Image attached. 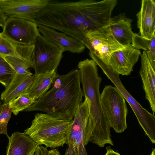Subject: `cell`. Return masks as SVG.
I'll return each instance as SVG.
<instances>
[{"label": "cell", "mask_w": 155, "mask_h": 155, "mask_svg": "<svg viewBox=\"0 0 155 155\" xmlns=\"http://www.w3.org/2000/svg\"><path fill=\"white\" fill-rule=\"evenodd\" d=\"M8 18L7 17L0 9V26L3 27L5 22Z\"/></svg>", "instance_id": "83f0119b"}, {"label": "cell", "mask_w": 155, "mask_h": 155, "mask_svg": "<svg viewBox=\"0 0 155 155\" xmlns=\"http://www.w3.org/2000/svg\"><path fill=\"white\" fill-rule=\"evenodd\" d=\"M106 153L104 155H121L117 152L114 151L111 148L110 146H108L106 148Z\"/></svg>", "instance_id": "f1b7e54d"}, {"label": "cell", "mask_w": 155, "mask_h": 155, "mask_svg": "<svg viewBox=\"0 0 155 155\" xmlns=\"http://www.w3.org/2000/svg\"><path fill=\"white\" fill-rule=\"evenodd\" d=\"M36 101L34 98L25 93L20 95L9 102L12 112L16 115L18 113L30 107Z\"/></svg>", "instance_id": "7402d4cb"}, {"label": "cell", "mask_w": 155, "mask_h": 155, "mask_svg": "<svg viewBox=\"0 0 155 155\" xmlns=\"http://www.w3.org/2000/svg\"><path fill=\"white\" fill-rule=\"evenodd\" d=\"M33 66L35 74L57 69L62 58L63 50L40 34L34 44Z\"/></svg>", "instance_id": "9c48e42d"}, {"label": "cell", "mask_w": 155, "mask_h": 155, "mask_svg": "<svg viewBox=\"0 0 155 155\" xmlns=\"http://www.w3.org/2000/svg\"><path fill=\"white\" fill-rule=\"evenodd\" d=\"M70 122L45 113H37L24 133L39 145L54 149L66 144Z\"/></svg>", "instance_id": "277c9868"}, {"label": "cell", "mask_w": 155, "mask_h": 155, "mask_svg": "<svg viewBox=\"0 0 155 155\" xmlns=\"http://www.w3.org/2000/svg\"><path fill=\"white\" fill-rule=\"evenodd\" d=\"M48 151L46 147L40 145L37 149L34 155H48Z\"/></svg>", "instance_id": "4316f807"}, {"label": "cell", "mask_w": 155, "mask_h": 155, "mask_svg": "<svg viewBox=\"0 0 155 155\" xmlns=\"http://www.w3.org/2000/svg\"><path fill=\"white\" fill-rule=\"evenodd\" d=\"M102 110L110 127L117 133L124 132L127 128L128 110L125 100L115 87L105 86L100 94Z\"/></svg>", "instance_id": "52a82bcc"}, {"label": "cell", "mask_w": 155, "mask_h": 155, "mask_svg": "<svg viewBox=\"0 0 155 155\" xmlns=\"http://www.w3.org/2000/svg\"><path fill=\"white\" fill-rule=\"evenodd\" d=\"M8 140L6 155H34L40 146L24 132H15Z\"/></svg>", "instance_id": "ac0fdd59"}, {"label": "cell", "mask_w": 155, "mask_h": 155, "mask_svg": "<svg viewBox=\"0 0 155 155\" xmlns=\"http://www.w3.org/2000/svg\"><path fill=\"white\" fill-rule=\"evenodd\" d=\"M93 128L88 103L85 98L77 107L70 122L67 133L66 144L76 147L80 155H87L85 146L91 142Z\"/></svg>", "instance_id": "8992f818"}, {"label": "cell", "mask_w": 155, "mask_h": 155, "mask_svg": "<svg viewBox=\"0 0 155 155\" xmlns=\"http://www.w3.org/2000/svg\"><path fill=\"white\" fill-rule=\"evenodd\" d=\"M16 73L4 57L0 55V83L6 88Z\"/></svg>", "instance_id": "603a6c76"}, {"label": "cell", "mask_w": 155, "mask_h": 155, "mask_svg": "<svg viewBox=\"0 0 155 155\" xmlns=\"http://www.w3.org/2000/svg\"><path fill=\"white\" fill-rule=\"evenodd\" d=\"M141 65L139 73L143 82L145 98L148 101L154 114L155 111V71L143 51L141 55Z\"/></svg>", "instance_id": "2e32d148"}, {"label": "cell", "mask_w": 155, "mask_h": 155, "mask_svg": "<svg viewBox=\"0 0 155 155\" xmlns=\"http://www.w3.org/2000/svg\"><path fill=\"white\" fill-rule=\"evenodd\" d=\"M57 69L36 75L32 84L26 93L35 99H39L52 86L56 77Z\"/></svg>", "instance_id": "ffe728a7"}, {"label": "cell", "mask_w": 155, "mask_h": 155, "mask_svg": "<svg viewBox=\"0 0 155 155\" xmlns=\"http://www.w3.org/2000/svg\"><path fill=\"white\" fill-rule=\"evenodd\" d=\"M91 58L101 68L107 78L113 84L129 104L145 133L153 143H155V116L142 106L130 94L123 85L119 75L96 55Z\"/></svg>", "instance_id": "5b68a950"}, {"label": "cell", "mask_w": 155, "mask_h": 155, "mask_svg": "<svg viewBox=\"0 0 155 155\" xmlns=\"http://www.w3.org/2000/svg\"><path fill=\"white\" fill-rule=\"evenodd\" d=\"M48 155H61L59 151L57 149H53L48 151Z\"/></svg>", "instance_id": "f546056e"}, {"label": "cell", "mask_w": 155, "mask_h": 155, "mask_svg": "<svg viewBox=\"0 0 155 155\" xmlns=\"http://www.w3.org/2000/svg\"><path fill=\"white\" fill-rule=\"evenodd\" d=\"M52 86L25 111H41L71 121L84 96L78 70L73 69L65 74H57Z\"/></svg>", "instance_id": "7a4b0ae2"}, {"label": "cell", "mask_w": 155, "mask_h": 155, "mask_svg": "<svg viewBox=\"0 0 155 155\" xmlns=\"http://www.w3.org/2000/svg\"><path fill=\"white\" fill-rule=\"evenodd\" d=\"M15 54L14 44L0 33V55L5 57L14 56Z\"/></svg>", "instance_id": "d4e9b609"}, {"label": "cell", "mask_w": 155, "mask_h": 155, "mask_svg": "<svg viewBox=\"0 0 155 155\" xmlns=\"http://www.w3.org/2000/svg\"><path fill=\"white\" fill-rule=\"evenodd\" d=\"M64 155H80L78 149L72 145H68Z\"/></svg>", "instance_id": "484cf974"}, {"label": "cell", "mask_w": 155, "mask_h": 155, "mask_svg": "<svg viewBox=\"0 0 155 155\" xmlns=\"http://www.w3.org/2000/svg\"><path fill=\"white\" fill-rule=\"evenodd\" d=\"M2 105V104H1V101H0V106H1V105Z\"/></svg>", "instance_id": "1f68e13d"}, {"label": "cell", "mask_w": 155, "mask_h": 155, "mask_svg": "<svg viewBox=\"0 0 155 155\" xmlns=\"http://www.w3.org/2000/svg\"><path fill=\"white\" fill-rule=\"evenodd\" d=\"M137 26L140 36L151 39L155 34V1L142 0L140 11L137 14Z\"/></svg>", "instance_id": "5bb4252c"}, {"label": "cell", "mask_w": 155, "mask_h": 155, "mask_svg": "<svg viewBox=\"0 0 155 155\" xmlns=\"http://www.w3.org/2000/svg\"><path fill=\"white\" fill-rule=\"evenodd\" d=\"M48 0H0V9L8 18L34 22L36 15L46 6Z\"/></svg>", "instance_id": "8fae6325"}, {"label": "cell", "mask_w": 155, "mask_h": 155, "mask_svg": "<svg viewBox=\"0 0 155 155\" xmlns=\"http://www.w3.org/2000/svg\"><path fill=\"white\" fill-rule=\"evenodd\" d=\"M78 67L84 96L87 101L93 124L91 142L100 147L107 144L113 146L110 127L101 104L100 87L102 79L97 65L93 60L87 59L79 62Z\"/></svg>", "instance_id": "3957f363"}, {"label": "cell", "mask_w": 155, "mask_h": 155, "mask_svg": "<svg viewBox=\"0 0 155 155\" xmlns=\"http://www.w3.org/2000/svg\"><path fill=\"white\" fill-rule=\"evenodd\" d=\"M81 42L89 52L97 56L107 65L113 53L124 48L114 37L109 23L86 33Z\"/></svg>", "instance_id": "ba28073f"}, {"label": "cell", "mask_w": 155, "mask_h": 155, "mask_svg": "<svg viewBox=\"0 0 155 155\" xmlns=\"http://www.w3.org/2000/svg\"><path fill=\"white\" fill-rule=\"evenodd\" d=\"M133 20L124 13L111 17L109 25L114 37L124 47L131 44L134 33L132 30Z\"/></svg>", "instance_id": "e0dca14e"}, {"label": "cell", "mask_w": 155, "mask_h": 155, "mask_svg": "<svg viewBox=\"0 0 155 155\" xmlns=\"http://www.w3.org/2000/svg\"><path fill=\"white\" fill-rule=\"evenodd\" d=\"M38 26L40 33L48 41L58 46L64 52L69 51L79 54L84 50L85 46L78 39L48 27L41 25Z\"/></svg>", "instance_id": "4fadbf2b"}, {"label": "cell", "mask_w": 155, "mask_h": 155, "mask_svg": "<svg viewBox=\"0 0 155 155\" xmlns=\"http://www.w3.org/2000/svg\"><path fill=\"white\" fill-rule=\"evenodd\" d=\"M132 45L135 48L142 49L145 51L147 57L155 69V35L151 39L143 38L137 33H134Z\"/></svg>", "instance_id": "44dd1931"}, {"label": "cell", "mask_w": 155, "mask_h": 155, "mask_svg": "<svg viewBox=\"0 0 155 155\" xmlns=\"http://www.w3.org/2000/svg\"><path fill=\"white\" fill-rule=\"evenodd\" d=\"M15 55L5 58L16 73L32 74L29 70L32 68L34 44L25 45L14 44Z\"/></svg>", "instance_id": "9a60e30c"}, {"label": "cell", "mask_w": 155, "mask_h": 155, "mask_svg": "<svg viewBox=\"0 0 155 155\" xmlns=\"http://www.w3.org/2000/svg\"><path fill=\"white\" fill-rule=\"evenodd\" d=\"M12 111L9 103L2 104L0 106V134H5L9 137L7 131V126L11 117Z\"/></svg>", "instance_id": "cb8c5ba5"}, {"label": "cell", "mask_w": 155, "mask_h": 155, "mask_svg": "<svg viewBox=\"0 0 155 155\" xmlns=\"http://www.w3.org/2000/svg\"><path fill=\"white\" fill-rule=\"evenodd\" d=\"M150 155H155V149H153L152 152L150 154Z\"/></svg>", "instance_id": "4dcf8cb0"}, {"label": "cell", "mask_w": 155, "mask_h": 155, "mask_svg": "<svg viewBox=\"0 0 155 155\" xmlns=\"http://www.w3.org/2000/svg\"><path fill=\"white\" fill-rule=\"evenodd\" d=\"M1 34L14 44L33 45L40 34L38 25L23 19L8 18Z\"/></svg>", "instance_id": "30bf717a"}, {"label": "cell", "mask_w": 155, "mask_h": 155, "mask_svg": "<svg viewBox=\"0 0 155 155\" xmlns=\"http://www.w3.org/2000/svg\"><path fill=\"white\" fill-rule=\"evenodd\" d=\"M141 54L140 50L130 44L114 52L107 65L119 75L127 76L133 71V67Z\"/></svg>", "instance_id": "7c38bea8"}, {"label": "cell", "mask_w": 155, "mask_h": 155, "mask_svg": "<svg viewBox=\"0 0 155 155\" xmlns=\"http://www.w3.org/2000/svg\"><path fill=\"white\" fill-rule=\"evenodd\" d=\"M35 74L16 73L5 90L2 92L1 99L8 104L23 94L25 93L32 83Z\"/></svg>", "instance_id": "d6986e66"}, {"label": "cell", "mask_w": 155, "mask_h": 155, "mask_svg": "<svg viewBox=\"0 0 155 155\" xmlns=\"http://www.w3.org/2000/svg\"><path fill=\"white\" fill-rule=\"evenodd\" d=\"M117 0H48L34 22L59 31L81 41L85 35L107 24Z\"/></svg>", "instance_id": "6da1fadb"}]
</instances>
